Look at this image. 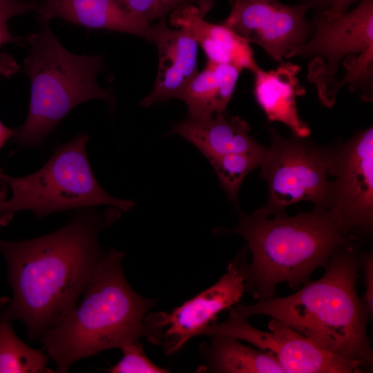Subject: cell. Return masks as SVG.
<instances>
[{
	"label": "cell",
	"instance_id": "cell-24",
	"mask_svg": "<svg viewBox=\"0 0 373 373\" xmlns=\"http://www.w3.org/2000/svg\"><path fill=\"white\" fill-rule=\"evenodd\" d=\"M361 269L363 271L365 292L361 297L373 316V254L372 250L359 253Z\"/></svg>",
	"mask_w": 373,
	"mask_h": 373
},
{
	"label": "cell",
	"instance_id": "cell-7",
	"mask_svg": "<svg viewBox=\"0 0 373 373\" xmlns=\"http://www.w3.org/2000/svg\"><path fill=\"white\" fill-rule=\"evenodd\" d=\"M271 143L260 165V176L268 186V198L254 214L262 217L285 216V209L300 201L328 208L329 149L315 146L305 138L282 137L269 129Z\"/></svg>",
	"mask_w": 373,
	"mask_h": 373
},
{
	"label": "cell",
	"instance_id": "cell-15",
	"mask_svg": "<svg viewBox=\"0 0 373 373\" xmlns=\"http://www.w3.org/2000/svg\"><path fill=\"white\" fill-rule=\"evenodd\" d=\"M170 24L187 32L204 50L207 61L231 65L240 71L260 68L249 42L223 24L204 19L193 5L182 6L170 15Z\"/></svg>",
	"mask_w": 373,
	"mask_h": 373
},
{
	"label": "cell",
	"instance_id": "cell-8",
	"mask_svg": "<svg viewBox=\"0 0 373 373\" xmlns=\"http://www.w3.org/2000/svg\"><path fill=\"white\" fill-rule=\"evenodd\" d=\"M373 50V0H362L350 11L326 8L314 19L313 32L285 58L309 59L307 79L315 84L321 103L332 108L338 93L335 76L347 58Z\"/></svg>",
	"mask_w": 373,
	"mask_h": 373
},
{
	"label": "cell",
	"instance_id": "cell-26",
	"mask_svg": "<svg viewBox=\"0 0 373 373\" xmlns=\"http://www.w3.org/2000/svg\"><path fill=\"white\" fill-rule=\"evenodd\" d=\"M16 131V129L6 126L0 121V150L9 138L14 137ZM2 173L3 171L0 169V202L6 199L7 191V185L1 177Z\"/></svg>",
	"mask_w": 373,
	"mask_h": 373
},
{
	"label": "cell",
	"instance_id": "cell-29",
	"mask_svg": "<svg viewBox=\"0 0 373 373\" xmlns=\"http://www.w3.org/2000/svg\"><path fill=\"white\" fill-rule=\"evenodd\" d=\"M240 1H241V0H234V3L238 2Z\"/></svg>",
	"mask_w": 373,
	"mask_h": 373
},
{
	"label": "cell",
	"instance_id": "cell-25",
	"mask_svg": "<svg viewBox=\"0 0 373 373\" xmlns=\"http://www.w3.org/2000/svg\"><path fill=\"white\" fill-rule=\"evenodd\" d=\"M39 7L36 1L0 0V17L8 20L12 17L26 13Z\"/></svg>",
	"mask_w": 373,
	"mask_h": 373
},
{
	"label": "cell",
	"instance_id": "cell-17",
	"mask_svg": "<svg viewBox=\"0 0 373 373\" xmlns=\"http://www.w3.org/2000/svg\"><path fill=\"white\" fill-rule=\"evenodd\" d=\"M37 12L44 21L58 17L81 26L128 33L151 41L152 25L128 11L117 0H46Z\"/></svg>",
	"mask_w": 373,
	"mask_h": 373
},
{
	"label": "cell",
	"instance_id": "cell-3",
	"mask_svg": "<svg viewBox=\"0 0 373 373\" xmlns=\"http://www.w3.org/2000/svg\"><path fill=\"white\" fill-rule=\"evenodd\" d=\"M238 209L236 227H218L213 232L237 234L246 240L252 259L244 265L245 290L258 300L274 296L281 283L298 289L315 269L327 267L338 247L361 242L327 208L315 207L311 211L271 219Z\"/></svg>",
	"mask_w": 373,
	"mask_h": 373
},
{
	"label": "cell",
	"instance_id": "cell-22",
	"mask_svg": "<svg viewBox=\"0 0 373 373\" xmlns=\"http://www.w3.org/2000/svg\"><path fill=\"white\" fill-rule=\"evenodd\" d=\"M128 11L151 23L155 19H166L175 10L186 6H196L205 17L214 4V0H117Z\"/></svg>",
	"mask_w": 373,
	"mask_h": 373
},
{
	"label": "cell",
	"instance_id": "cell-10",
	"mask_svg": "<svg viewBox=\"0 0 373 373\" xmlns=\"http://www.w3.org/2000/svg\"><path fill=\"white\" fill-rule=\"evenodd\" d=\"M328 208L351 235L369 238L373 227V127L329 149Z\"/></svg>",
	"mask_w": 373,
	"mask_h": 373
},
{
	"label": "cell",
	"instance_id": "cell-6",
	"mask_svg": "<svg viewBox=\"0 0 373 373\" xmlns=\"http://www.w3.org/2000/svg\"><path fill=\"white\" fill-rule=\"evenodd\" d=\"M88 141L87 133L82 132L59 144L44 166L30 175L12 177L2 173L12 196L0 202V226L7 225L22 210H29L39 218L99 205L131 210L136 202L111 195L98 183L86 153Z\"/></svg>",
	"mask_w": 373,
	"mask_h": 373
},
{
	"label": "cell",
	"instance_id": "cell-1",
	"mask_svg": "<svg viewBox=\"0 0 373 373\" xmlns=\"http://www.w3.org/2000/svg\"><path fill=\"white\" fill-rule=\"evenodd\" d=\"M122 210L82 209L65 226L37 238L10 241L0 238L8 267L12 299L1 300V314L26 326L29 338L43 334L77 305L99 262L106 256L98 238L115 223Z\"/></svg>",
	"mask_w": 373,
	"mask_h": 373
},
{
	"label": "cell",
	"instance_id": "cell-23",
	"mask_svg": "<svg viewBox=\"0 0 373 373\" xmlns=\"http://www.w3.org/2000/svg\"><path fill=\"white\" fill-rule=\"evenodd\" d=\"M122 357L108 370L111 373H166L169 370L153 363L146 356L140 340L120 347Z\"/></svg>",
	"mask_w": 373,
	"mask_h": 373
},
{
	"label": "cell",
	"instance_id": "cell-19",
	"mask_svg": "<svg viewBox=\"0 0 373 373\" xmlns=\"http://www.w3.org/2000/svg\"><path fill=\"white\" fill-rule=\"evenodd\" d=\"M240 73L231 65L207 61L205 68L195 74L179 98L187 106L188 117L225 112Z\"/></svg>",
	"mask_w": 373,
	"mask_h": 373
},
{
	"label": "cell",
	"instance_id": "cell-27",
	"mask_svg": "<svg viewBox=\"0 0 373 373\" xmlns=\"http://www.w3.org/2000/svg\"><path fill=\"white\" fill-rule=\"evenodd\" d=\"M21 67L8 53L0 54V75L8 77L18 73Z\"/></svg>",
	"mask_w": 373,
	"mask_h": 373
},
{
	"label": "cell",
	"instance_id": "cell-5",
	"mask_svg": "<svg viewBox=\"0 0 373 373\" xmlns=\"http://www.w3.org/2000/svg\"><path fill=\"white\" fill-rule=\"evenodd\" d=\"M27 39L30 53L24 71L30 81L26 120L14 135L24 147L40 146L60 121L77 105L93 99L114 102L97 82L102 68L99 56L75 55L67 50L46 21Z\"/></svg>",
	"mask_w": 373,
	"mask_h": 373
},
{
	"label": "cell",
	"instance_id": "cell-4",
	"mask_svg": "<svg viewBox=\"0 0 373 373\" xmlns=\"http://www.w3.org/2000/svg\"><path fill=\"white\" fill-rule=\"evenodd\" d=\"M124 256L111 249L89 280L81 303L43 334L41 341L56 363V372H67L80 359L144 336L145 318L157 301L130 286L122 267Z\"/></svg>",
	"mask_w": 373,
	"mask_h": 373
},
{
	"label": "cell",
	"instance_id": "cell-18",
	"mask_svg": "<svg viewBox=\"0 0 373 373\" xmlns=\"http://www.w3.org/2000/svg\"><path fill=\"white\" fill-rule=\"evenodd\" d=\"M209 344L202 343L199 350L205 365L202 372L285 373L271 353L245 345L238 339L222 335L211 336Z\"/></svg>",
	"mask_w": 373,
	"mask_h": 373
},
{
	"label": "cell",
	"instance_id": "cell-12",
	"mask_svg": "<svg viewBox=\"0 0 373 373\" xmlns=\"http://www.w3.org/2000/svg\"><path fill=\"white\" fill-rule=\"evenodd\" d=\"M314 6L315 1L289 6L277 0H241L222 24L280 62L289 49L312 36L313 26L306 14Z\"/></svg>",
	"mask_w": 373,
	"mask_h": 373
},
{
	"label": "cell",
	"instance_id": "cell-11",
	"mask_svg": "<svg viewBox=\"0 0 373 373\" xmlns=\"http://www.w3.org/2000/svg\"><path fill=\"white\" fill-rule=\"evenodd\" d=\"M268 328L269 332L255 328L233 307L225 321L209 325L201 335L227 336L249 343L273 354L285 373H358L365 370L358 363L324 350L279 319L271 318Z\"/></svg>",
	"mask_w": 373,
	"mask_h": 373
},
{
	"label": "cell",
	"instance_id": "cell-20",
	"mask_svg": "<svg viewBox=\"0 0 373 373\" xmlns=\"http://www.w3.org/2000/svg\"><path fill=\"white\" fill-rule=\"evenodd\" d=\"M48 357L41 350L34 349L15 333L12 321L0 315V373H49Z\"/></svg>",
	"mask_w": 373,
	"mask_h": 373
},
{
	"label": "cell",
	"instance_id": "cell-14",
	"mask_svg": "<svg viewBox=\"0 0 373 373\" xmlns=\"http://www.w3.org/2000/svg\"><path fill=\"white\" fill-rule=\"evenodd\" d=\"M247 122L238 116L216 113L175 123L168 135H180L207 160L229 153H266L267 147L250 135Z\"/></svg>",
	"mask_w": 373,
	"mask_h": 373
},
{
	"label": "cell",
	"instance_id": "cell-9",
	"mask_svg": "<svg viewBox=\"0 0 373 373\" xmlns=\"http://www.w3.org/2000/svg\"><path fill=\"white\" fill-rule=\"evenodd\" d=\"M247 246L233 258L227 272L212 286L174 308L171 312L149 313L144 336L162 347L166 355L178 352L191 338L214 323L220 312L239 303L245 290L244 265Z\"/></svg>",
	"mask_w": 373,
	"mask_h": 373
},
{
	"label": "cell",
	"instance_id": "cell-28",
	"mask_svg": "<svg viewBox=\"0 0 373 373\" xmlns=\"http://www.w3.org/2000/svg\"><path fill=\"white\" fill-rule=\"evenodd\" d=\"M7 21V19L0 17V46L10 42L20 43L22 41L21 38L15 37L10 32Z\"/></svg>",
	"mask_w": 373,
	"mask_h": 373
},
{
	"label": "cell",
	"instance_id": "cell-13",
	"mask_svg": "<svg viewBox=\"0 0 373 373\" xmlns=\"http://www.w3.org/2000/svg\"><path fill=\"white\" fill-rule=\"evenodd\" d=\"M151 41L157 48L158 68L151 93L140 102L144 107L179 99L198 73V44L184 30L171 29L164 19L152 26Z\"/></svg>",
	"mask_w": 373,
	"mask_h": 373
},
{
	"label": "cell",
	"instance_id": "cell-21",
	"mask_svg": "<svg viewBox=\"0 0 373 373\" xmlns=\"http://www.w3.org/2000/svg\"><path fill=\"white\" fill-rule=\"evenodd\" d=\"M266 153H229L208 160L231 201L237 202L243 180L261 165Z\"/></svg>",
	"mask_w": 373,
	"mask_h": 373
},
{
	"label": "cell",
	"instance_id": "cell-2",
	"mask_svg": "<svg viewBox=\"0 0 373 373\" xmlns=\"http://www.w3.org/2000/svg\"><path fill=\"white\" fill-rule=\"evenodd\" d=\"M359 247L357 242L338 247L325 274L318 280H308L291 295L233 307L247 318L265 315L279 319L324 350L370 369L373 352L367 324L372 316L356 290Z\"/></svg>",
	"mask_w": 373,
	"mask_h": 373
},
{
	"label": "cell",
	"instance_id": "cell-16",
	"mask_svg": "<svg viewBox=\"0 0 373 373\" xmlns=\"http://www.w3.org/2000/svg\"><path fill=\"white\" fill-rule=\"evenodd\" d=\"M300 70L299 65L283 60L273 70L260 68L254 73V95L269 122H282L294 137L305 138L311 130L299 117L296 106V97L305 91L299 84Z\"/></svg>",
	"mask_w": 373,
	"mask_h": 373
}]
</instances>
